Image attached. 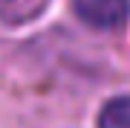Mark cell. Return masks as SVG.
I'll list each match as a JSON object with an SVG mask.
<instances>
[{"instance_id":"1","label":"cell","mask_w":130,"mask_h":128,"mask_svg":"<svg viewBox=\"0 0 130 128\" xmlns=\"http://www.w3.org/2000/svg\"><path fill=\"white\" fill-rule=\"evenodd\" d=\"M72 9L93 29H119L130 15V0H72Z\"/></svg>"},{"instance_id":"2","label":"cell","mask_w":130,"mask_h":128,"mask_svg":"<svg viewBox=\"0 0 130 128\" xmlns=\"http://www.w3.org/2000/svg\"><path fill=\"white\" fill-rule=\"evenodd\" d=\"M98 128H130V96L107 102L98 117Z\"/></svg>"}]
</instances>
